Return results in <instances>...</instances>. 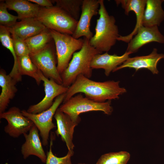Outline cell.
Returning <instances> with one entry per match:
<instances>
[{
  "label": "cell",
  "mask_w": 164,
  "mask_h": 164,
  "mask_svg": "<svg viewBox=\"0 0 164 164\" xmlns=\"http://www.w3.org/2000/svg\"><path fill=\"white\" fill-rule=\"evenodd\" d=\"M8 27L0 25V40L2 45L8 49L12 54L14 59V63L11 72L16 74L19 70L16 56L13 47L12 39Z\"/></svg>",
  "instance_id": "25"
},
{
  "label": "cell",
  "mask_w": 164,
  "mask_h": 164,
  "mask_svg": "<svg viewBox=\"0 0 164 164\" xmlns=\"http://www.w3.org/2000/svg\"><path fill=\"white\" fill-rule=\"evenodd\" d=\"M7 9L13 10L17 14L18 19L36 18L41 8L38 5L28 0H6L4 1Z\"/></svg>",
  "instance_id": "21"
},
{
  "label": "cell",
  "mask_w": 164,
  "mask_h": 164,
  "mask_svg": "<svg viewBox=\"0 0 164 164\" xmlns=\"http://www.w3.org/2000/svg\"><path fill=\"white\" fill-rule=\"evenodd\" d=\"M53 39L50 29L46 28L42 32L24 40L30 53L38 51Z\"/></svg>",
  "instance_id": "22"
},
{
  "label": "cell",
  "mask_w": 164,
  "mask_h": 164,
  "mask_svg": "<svg viewBox=\"0 0 164 164\" xmlns=\"http://www.w3.org/2000/svg\"><path fill=\"white\" fill-rule=\"evenodd\" d=\"M115 1L117 5L121 4L126 15H128L130 12L132 11L136 15V22L133 31L128 35H120L117 39L118 40L128 43L136 34L138 28L142 26V21L146 0H117Z\"/></svg>",
  "instance_id": "15"
},
{
  "label": "cell",
  "mask_w": 164,
  "mask_h": 164,
  "mask_svg": "<svg viewBox=\"0 0 164 164\" xmlns=\"http://www.w3.org/2000/svg\"><path fill=\"white\" fill-rule=\"evenodd\" d=\"M30 57L35 65L46 77L62 84L61 75L58 72L56 60L52 45L50 43L41 50L30 53Z\"/></svg>",
  "instance_id": "8"
},
{
  "label": "cell",
  "mask_w": 164,
  "mask_h": 164,
  "mask_svg": "<svg viewBox=\"0 0 164 164\" xmlns=\"http://www.w3.org/2000/svg\"><path fill=\"white\" fill-rule=\"evenodd\" d=\"M39 75L43 82L45 95L40 102L30 106L26 110L27 112L33 114L40 113L49 108L53 105L54 99L65 93L68 88L58 84L53 79H49L40 70Z\"/></svg>",
  "instance_id": "10"
},
{
  "label": "cell",
  "mask_w": 164,
  "mask_h": 164,
  "mask_svg": "<svg viewBox=\"0 0 164 164\" xmlns=\"http://www.w3.org/2000/svg\"><path fill=\"white\" fill-rule=\"evenodd\" d=\"M17 61L21 75H27L32 77L39 85L42 81L39 75V70L33 63L29 55L18 57Z\"/></svg>",
  "instance_id": "23"
},
{
  "label": "cell",
  "mask_w": 164,
  "mask_h": 164,
  "mask_svg": "<svg viewBox=\"0 0 164 164\" xmlns=\"http://www.w3.org/2000/svg\"><path fill=\"white\" fill-rule=\"evenodd\" d=\"M7 8L4 1L0 3V25L10 27L14 26L18 19L17 16L13 15L8 12Z\"/></svg>",
  "instance_id": "28"
},
{
  "label": "cell",
  "mask_w": 164,
  "mask_h": 164,
  "mask_svg": "<svg viewBox=\"0 0 164 164\" xmlns=\"http://www.w3.org/2000/svg\"><path fill=\"white\" fill-rule=\"evenodd\" d=\"M8 28L11 34L25 40L39 34L46 28L36 18H29L22 19Z\"/></svg>",
  "instance_id": "18"
},
{
  "label": "cell",
  "mask_w": 164,
  "mask_h": 164,
  "mask_svg": "<svg viewBox=\"0 0 164 164\" xmlns=\"http://www.w3.org/2000/svg\"><path fill=\"white\" fill-rule=\"evenodd\" d=\"M164 0H146L142 21L145 27L159 26L164 20V11L162 4Z\"/></svg>",
  "instance_id": "20"
},
{
  "label": "cell",
  "mask_w": 164,
  "mask_h": 164,
  "mask_svg": "<svg viewBox=\"0 0 164 164\" xmlns=\"http://www.w3.org/2000/svg\"><path fill=\"white\" fill-rule=\"evenodd\" d=\"M62 112L68 115L77 125L79 123L81 113L91 111H100L108 115L111 114L113 108L111 101L98 102L84 97L81 93L73 96L63 103L59 108Z\"/></svg>",
  "instance_id": "4"
},
{
  "label": "cell",
  "mask_w": 164,
  "mask_h": 164,
  "mask_svg": "<svg viewBox=\"0 0 164 164\" xmlns=\"http://www.w3.org/2000/svg\"><path fill=\"white\" fill-rule=\"evenodd\" d=\"M84 39L82 48L73 54L67 67L61 74L62 84L65 87H70L80 74L90 78L92 75L91 67L92 59L95 55L102 53L91 46L89 40L85 38Z\"/></svg>",
  "instance_id": "3"
},
{
  "label": "cell",
  "mask_w": 164,
  "mask_h": 164,
  "mask_svg": "<svg viewBox=\"0 0 164 164\" xmlns=\"http://www.w3.org/2000/svg\"><path fill=\"white\" fill-rule=\"evenodd\" d=\"M162 59H164V54L158 53L157 49L154 48L152 52L148 55L128 57L113 72L125 68H133L136 71L145 68L149 70L154 74H158L159 72L157 65L159 61Z\"/></svg>",
  "instance_id": "13"
},
{
  "label": "cell",
  "mask_w": 164,
  "mask_h": 164,
  "mask_svg": "<svg viewBox=\"0 0 164 164\" xmlns=\"http://www.w3.org/2000/svg\"><path fill=\"white\" fill-rule=\"evenodd\" d=\"M17 82L3 69L0 70V114L5 111L10 100L15 97L17 91L16 84Z\"/></svg>",
  "instance_id": "19"
},
{
  "label": "cell",
  "mask_w": 164,
  "mask_h": 164,
  "mask_svg": "<svg viewBox=\"0 0 164 164\" xmlns=\"http://www.w3.org/2000/svg\"><path fill=\"white\" fill-rule=\"evenodd\" d=\"M130 157L126 151L108 153L101 155L96 164H127Z\"/></svg>",
  "instance_id": "26"
},
{
  "label": "cell",
  "mask_w": 164,
  "mask_h": 164,
  "mask_svg": "<svg viewBox=\"0 0 164 164\" xmlns=\"http://www.w3.org/2000/svg\"><path fill=\"white\" fill-rule=\"evenodd\" d=\"M39 132L34 125L28 134L23 135L25 141L21 146V152L24 159L32 155L39 158L43 162L46 163L47 156L43 148Z\"/></svg>",
  "instance_id": "14"
},
{
  "label": "cell",
  "mask_w": 164,
  "mask_h": 164,
  "mask_svg": "<svg viewBox=\"0 0 164 164\" xmlns=\"http://www.w3.org/2000/svg\"><path fill=\"white\" fill-rule=\"evenodd\" d=\"M0 118L7 120L8 124L4 127V131L14 138L27 133L34 125L31 120L22 114L19 108L15 106L0 114Z\"/></svg>",
  "instance_id": "9"
},
{
  "label": "cell",
  "mask_w": 164,
  "mask_h": 164,
  "mask_svg": "<svg viewBox=\"0 0 164 164\" xmlns=\"http://www.w3.org/2000/svg\"><path fill=\"white\" fill-rule=\"evenodd\" d=\"M50 30L56 46L57 68L61 75L67 67L73 54L82 48L84 39H76L72 35Z\"/></svg>",
  "instance_id": "6"
},
{
  "label": "cell",
  "mask_w": 164,
  "mask_h": 164,
  "mask_svg": "<svg viewBox=\"0 0 164 164\" xmlns=\"http://www.w3.org/2000/svg\"><path fill=\"white\" fill-rule=\"evenodd\" d=\"M58 6L66 12L72 17L78 21L81 11L83 0H52Z\"/></svg>",
  "instance_id": "24"
},
{
  "label": "cell",
  "mask_w": 164,
  "mask_h": 164,
  "mask_svg": "<svg viewBox=\"0 0 164 164\" xmlns=\"http://www.w3.org/2000/svg\"><path fill=\"white\" fill-rule=\"evenodd\" d=\"M56 122L57 128L55 133L60 135L66 145L68 150H73L74 145L73 142L74 129L77 125L67 114L58 108L54 116Z\"/></svg>",
  "instance_id": "17"
},
{
  "label": "cell",
  "mask_w": 164,
  "mask_h": 164,
  "mask_svg": "<svg viewBox=\"0 0 164 164\" xmlns=\"http://www.w3.org/2000/svg\"><path fill=\"white\" fill-rule=\"evenodd\" d=\"M36 18L48 29L70 35L73 34L78 22L56 5L49 8L41 7Z\"/></svg>",
  "instance_id": "5"
},
{
  "label": "cell",
  "mask_w": 164,
  "mask_h": 164,
  "mask_svg": "<svg viewBox=\"0 0 164 164\" xmlns=\"http://www.w3.org/2000/svg\"><path fill=\"white\" fill-rule=\"evenodd\" d=\"M50 149L46 154V164H72L71 158L73 155V150H68L67 155L63 157H58L54 155L52 151L53 136L51 134Z\"/></svg>",
  "instance_id": "27"
},
{
  "label": "cell",
  "mask_w": 164,
  "mask_h": 164,
  "mask_svg": "<svg viewBox=\"0 0 164 164\" xmlns=\"http://www.w3.org/2000/svg\"><path fill=\"white\" fill-rule=\"evenodd\" d=\"M131 54L126 52L121 56L110 54L108 52L98 54L93 57L91 67L92 69H103L105 75L108 76L111 72H113L117 67L125 61Z\"/></svg>",
  "instance_id": "16"
},
{
  "label": "cell",
  "mask_w": 164,
  "mask_h": 164,
  "mask_svg": "<svg viewBox=\"0 0 164 164\" xmlns=\"http://www.w3.org/2000/svg\"><path fill=\"white\" fill-rule=\"evenodd\" d=\"M11 34L14 50L17 57L29 55L30 52L24 40L15 34Z\"/></svg>",
  "instance_id": "29"
},
{
  "label": "cell",
  "mask_w": 164,
  "mask_h": 164,
  "mask_svg": "<svg viewBox=\"0 0 164 164\" xmlns=\"http://www.w3.org/2000/svg\"><path fill=\"white\" fill-rule=\"evenodd\" d=\"M99 18L97 20L95 34L89 40L92 46L101 53L108 52L115 44L120 36L113 15H109L103 0H99Z\"/></svg>",
  "instance_id": "2"
},
{
  "label": "cell",
  "mask_w": 164,
  "mask_h": 164,
  "mask_svg": "<svg viewBox=\"0 0 164 164\" xmlns=\"http://www.w3.org/2000/svg\"><path fill=\"white\" fill-rule=\"evenodd\" d=\"M78 164H87L85 163H78Z\"/></svg>",
  "instance_id": "31"
},
{
  "label": "cell",
  "mask_w": 164,
  "mask_h": 164,
  "mask_svg": "<svg viewBox=\"0 0 164 164\" xmlns=\"http://www.w3.org/2000/svg\"><path fill=\"white\" fill-rule=\"evenodd\" d=\"M42 7L49 8L53 6V1L50 0H28Z\"/></svg>",
  "instance_id": "30"
},
{
  "label": "cell",
  "mask_w": 164,
  "mask_h": 164,
  "mask_svg": "<svg viewBox=\"0 0 164 164\" xmlns=\"http://www.w3.org/2000/svg\"><path fill=\"white\" fill-rule=\"evenodd\" d=\"M99 7V0H83L80 15L73 37L78 39L84 36L91 39L93 36L90 29L91 20L98 13Z\"/></svg>",
  "instance_id": "11"
},
{
  "label": "cell",
  "mask_w": 164,
  "mask_h": 164,
  "mask_svg": "<svg viewBox=\"0 0 164 164\" xmlns=\"http://www.w3.org/2000/svg\"><path fill=\"white\" fill-rule=\"evenodd\" d=\"M119 83L114 80L95 81L80 74L68 87L63 103L79 93H83L86 97L98 102L118 99L120 95L127 91L125 88L120 87Z\"/></svg>",
  "instance_id": "1"
},
{
  "label": "cell",
  "mask_w": 164,
  "mask_h": 164,
  "mask_svg": "<svg viewBox=\"0 0 164 164\" xmlns=\"http://www.w3.org/2000/svg\"><path fill=\"white\" fill-rule=\"evenodd\" d=\"M65 93L57 97L49 108L40 113L33 114L29 113L25 110L21 111L22 114L31 120L38 128L42 138V144L44 146L48 145L50 131L56 127L53 122V118L60 104L63 102Z\"/></svg>",
  "instance_id": "7"
},
{
  "label": "cell",
  "mask_w": 164,
  "mask_h": 164,
  "mask_svg": "<svg viewBox=\"0 0 164 164\" xmlns=\"http://www.w3.org/2000/svg\"><path fill=\"white\" fill-rule=\"evenodd\" d=\"M135 35L128 43L125 52L131 54L136 53L142 46L152 42L164 43V36L157 26L148 27L142 25Z\"/></svg>",
  "instance_id": "12"
}]
</instances>
